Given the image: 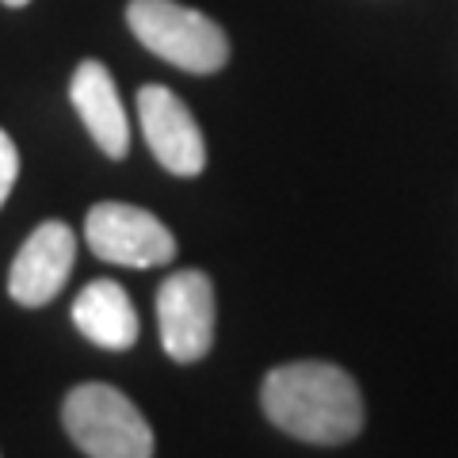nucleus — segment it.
I'll return each mask as SVG.
<instances>
[{
	"label": "nucleus",
	"mask_w": 458,
	"mask_h": 458,
	"mask_svg": "<svg viewBox=\"0 0 458 458\" xmlns=\"http://www.w3.org/2000/svg\"><path fill=\"white\" fill-rule=\"evenodd\" d=\"M16 176H20V149L4 131H0V207L8 203L12 188H16Z\"/></svg>",
	"instance_id": "obj_10"
},
{
	"label": "nucleus",
	"mask_w": 458,
	"mask_h": 458,
	"mask_svg": "<svg viewBox=\"0 0 458 458\" xmlns=\"http://www.w3.org/2000/svg\"><path fill=\"white\" fill-rule=\"evenodd\" d=\"M138 119L153 157L172 176H199L207 165V141L199 131L188 104L165 89V84H146L138 92Z\"/></svg>",
	"instance_id": "obj_6"
},
{
	"label": "nucleus",
	"mask_w": 458,
	"mask_h": 458,
	"mask_svg": "<svg viewBox=\"0 0 458 458\" xmlns=\"http://www.w3.org/2000/svg\"><path fill=\"white\" fill-rule=\"evenodd\" d=\"M84 241L99 260L123 267H161L176 256L168 225L131 203H96L84 218Z\"/></svg>",
	"instance_id": "obj_4"
},
{
	"label": "nucleus",
	"mask_w": 458,
	"mask_h": 458,
	"mask_svg": "<svg viewBox=\"0 0 458 458\" xmlns=\"http://www.w3.org/2000/svg\"><path fill=\"white\" fill-rule=\"evenodd\" d=\"M264 412L286 436L302 443H348L363 428V397L348 370L336 363H286L264 378Z\"/></svg>",
	"instance_id": "obj_1"
},
{
	"label": "nucleus",
	"mask_w": 458,
	"mask_h": 458,
	"mask_svg": "<svg viewBox=\"0 0 458 458\" xmlns=\"http://www.w3.org/2000/svg\"><path fill=\"white\" fill-rule=\"evenodd\" d=\"M8 8H23V4H31V0H4Z\"/></svg>",
	"instance_id": "obj_11"
},
{
	"label": "nucleus",
	"mask_w": 458,
	"mask_h": 458,
	"mask_svg": "<svg viewBox=\"0 0 458 458\" xmlns=\"http://www.w3.org/2000/svg\"><path fill=\"white\" fill-rule=\"evenodd\" d=\"M161 344L176 363L203 360L214 344V283L203 271H176L157 291Z\"/></svg>",
	"instance_id": "obj_5"
},
{
	"label": "nucleus",
	"mask_w": 458,
	"mask_h": 458,
	"mask_svg": "<svg viewBox=\"0 0 458 458\" xmlns=\"http://www.w3.org/2000/svg\"><path fill=\"white\" fill-rule=\"evenodd\" d=\"M65 432L89 458H153V428L123 390L84 382L62 405Z\"/></svg>",
	"instance_id": "obj_3"
},
{
	"label": "nucleus",
	"mask_w": 458,
	"mask_h": 458,
	"mask_svg": "<svg viewBox=\"0 0 458 458\" xmlns=\"http://www.w3.org/2000/svg\"><path fill=\"white\" fill-rule=\"evenodd\" d=\"M69 99L89 126V134L111 161L131 153V123H126V107L114 89V77L107 73L104 62H81L73 81H69Z\"/></svg>",
	"instance_id": "obj_8"
},
{
	"label": "nucleus",
	"mask_w": 458,
	"mask_h": 458,
	"mask_svg": "<svg viewBox=\"0 0 458 458\" xmlns=\"http://www.w3.org/2000/svg\"><path fill=\"white\" fill-rule=\"evenodd\" d=\"M126 23L149 54L183 73H218L229 62V38L222 27L176 0H131Z\"/></svg>",
	"instance_id": "obj_2"
},
{
	"label": "nucleus",
	"mask_w": 458,
	"mask_h": 458,
	"mask_svg": "<svg viewBox=\"0 0 458 458\" xmlns=\"http://www.w3.org/2000/svg\"><path fill=\"white\" fill-rule=\"evenodd\" d=\"M77 260V233L65 222H42L23 241L8 271V294L20 306H47L65 286Z\"/></svg>",
	"instance_id": "obj_7"
},
{
	"label": "nucleus",
	"mask_w": 458,
	"mask_h": 458,
	"mask_svg": "<svg viewBox=\"0 0 458 458\" xmlns=\"http://www.w3.org/2000/svg\"><path fill=\"white\" fill-rule=\"evenodd\" d=\"M73 325L81 328L84 340L107 352H126L138 344V310L131 294L111 279H96L77 294L73 302Z\"/></svg>",
	"instance_id": "obj_9"
}]
</instances>
